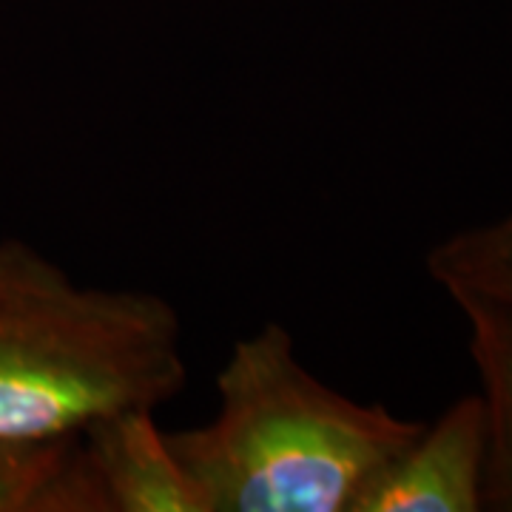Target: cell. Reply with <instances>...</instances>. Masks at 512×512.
Wrapping results in <instances>:
<instances>
[{
    "instance_id": "cell-1",
    "label": "cell",
    "mask_w": 512,
    "mask_h": 512,
    "mask_svg": "<svg viewBox=\"0 0 512 512\" xmlns=\"http://www.w3.org/2000/svg\"><path fill=\"white\" fill-rule=\"evenodd\" d=\"M217 396L208 424L165 433L202 512H350L424 430L313 376L279 322L234 342Z\"/></svg>"
},
{
    "instance_id": "cell-2",
    "label": "cell",
    "mask_w": 512,
    "mask_h": 512,
    "mask_svg": "<svg viewBox=\"0 0 512 512\" xmlns=\"http://www.w3.org/2000/svg\"><path fill=\"white\" fill-rule=\"evenodd\" d=\"M188 382L183 322L151 291L80 285L23 239H0V439L77 436L171 402Z\"/></svg>"
},
{
    "instance_id": "cell-3",
    "label": "cell",
    "mask_w": 512,
    "mask_h": 512,
    "mask_svg": "<svg viewBox=\"0 0 512 512\" xmlns=\"http://www.w3.org/2000/svg\"><path fill=\"white\" fill-rule=\"evenodd\" d=\"M484 456L481 393L461 396L367 481L350 512H478Z\"/></svg>"
},
{
    "instance_id": "cell-4",
    "label": "cell",
    "mask_w": 512,
    "mask_h": 512,
    "mask_svg": "<svg viewBox=\"0 0 512 512\" xmlns=\"http://www.w3.org/2000/svg\"><path fill=\"white\" fill-rule=\"evenodd\" d=\"M80 439L109 512H202L154 410L103 416Z\"/></svg>"
},
{
    "instance_id": "cell-5",
    "label": "cell",
    "mask_w": 512,
    "mask_h": 512,
    "mask_svg": "<svg viewBox=\"0 0 512 512\" xmlns=\"http://www.w3.org/2000/svg\"><path fill=\"white\" fill-rule=\"evenodd\" d=\"M453 302L470 322V356L487 416L481 510L512 512V305L473 293H458Z\"/></svg>"
},
{
    "instance_id": "cell-6",
    "label": "cell",
    "mask_w": 512,
    "mask_h": 512,
    "mask_svg": "<svg viewBox=\"0 0 512 512\" xmlns=\"http://www.w3.org/2000/svg\"><path fill=\"white\" fill-rule=\"evenodd\" d=\"M0 512H109L83 439H0Z\"/></svg>"
},
{
    "instance_id": "cell-7",
    "label": "cell",
    "mask_w": 512,
    "mask_h": 512,
    "mask_svg": "<svg viewBox=\"0 0 512 512\" xmlns=\"http://www.w3.org/2000/svg\"><path fill=\"white\" fill-rule=\"evenodd\" d=\"M427 271L450 296L473 293L512 305V214L444 239L427 254Z\"/></svg>"
}]
</instances>
